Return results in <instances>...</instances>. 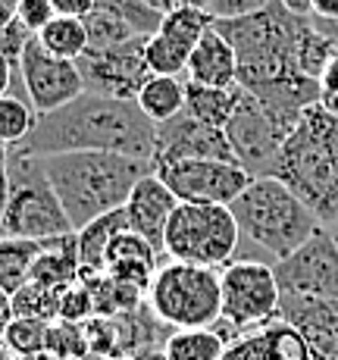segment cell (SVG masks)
<instances>
[{
	"label": "cell",
	"mask_w": 338,
	"mask_h": 360,
	"mask_svg": "<svg viewBox=\"0 0 338 360\" xmlns=\"http://www.w3.org/2000/svg\"><path fill=\"white\" fill-rule=\"evenodd\" d=\"M238 245H241V229L229 207L178 204L167 226L163 254H167V260L219 269L235 260Z\"/></svg>",
	"instance_id": "52a82bcc"
},
{
	"label": "cell",
	"mask_w": 338,
	"mask_h": 360,
	"mask_svg": "<svg viewBox=\"0 0 338 360\" xmlns=\"http://www.w3.org/2000/svg\"><path fill=\"white\" fill-rule=\"evenodd\" d=\"M157 126L135 101L103 98L85 91L66 107L38 116V126L19 148L32 157L72 154V150H107L138 160H154Z\"/></svg>",
	"instance_id": "6da1fadb"
},
{
	"label": "cell",
	"mask_w": 338,
	"mask_h": 360,
	"mask_svg": "<svg viewBox=\"0 0 338 360\" xmlns=\"http://www.w3.org/2000/svg\"><path fill=\"white\" fill-rule=\"evenodd\" d=\"M185 88H188L185 75H148L135 103L144 110V116L154 126H160V122H169L172 116L185 110Z\"/></svg>",
	"instance_id": "44dd1931"
},
{
	"label": "cell",
	"mask_w": 338,
	"mask_h": 360,
	"mask_svg": "<svg viewBox=\"0 0 338 360\" xmlns=\"http://www.w3.org/2000/svg\"><path fill=\"white\" fill-rule=\"evenodd\" d=\"M275 0H210L207 4V13H210L216 22H229V19H245L254 16V13L273 6Z\"/></svg>",
	"instance_id": "836d02e7"
},
{
	"label": "cell",
	"mask_w": 338,
	"mask_h": 360,
	"mask_svg": "<svg viewBox=\"0 0 338 360\" xmlns=\"http://www.w3.org/2000/svg\"><path fill=\"white\" fill-rule=\"evenodd\" d=\"M79 279H82V263H79V248H75V232H72V235H63V238L47 241L44 251L34 260L29 282L53 288V292H66Z\"/></svg>",
	"instance_id": "d6986e66"
},
{
	"label": "cell",
	"mask_w": 338,
	"mask_h": 360,
	"mask_svg": "<svg viewBox=\"0 0 338 360\" xmlns=\"http://www.w3.org/2000/svg\"><path fill=\"white\" fill-rule=\"evenodd\" d=\"M326 229H329V235H332V241H335V245H338V219H335V223H332V226H326Z\"/></svg>",
	"instance_id": "7dc6e473"
},
{
	"label": "cell",
	"mask_w": 338,
	"mask_h": 360,
	"mask_svg": "<svg viewBox=\"0 0 338 360\" xmlns=\"http://www.w3.org/2000/svg\"><path fill=\"white\" fill-rule=\"evenodd\" d=\"M238 101H241V85L207 88V85L188 82V88H185V110H188L195 120L207 122V126H216V129L229 126V120L235 116Z\"/></svg>",
	"instance_id": "7402d4cb"
},
{
	"label": "cell",
	"mask_w": 338,
	"mask_h": 360,
	"mask_svg": "<svg viewBox=\"0 0 338 360\" xmlns=\"http://www.w3.org/2000/svg\"><path fill=\"white\" fill-rule=\"evenodd\" d=\"M178 198V204H219L229 207L251 185V172L235 160H178L154 169Z\"/></svg>",
	"instance_id": "30bf717a"
},
{
	"label": "cell",
	"mask_w": 338,
	"mask_h": 360,
	"mask_svg": "<svg viewBox=\"0 0 338 360\" xmlns=\"http://www.w3.org/2000/svg\"><path fill=\"white\" fill-rule=\"evenodd\" d=\"M47 335H51V323L32 320V316H16L4 335V345L13 351V357H38L47 354Z\"/></svg>",
	"instance_id": "f1b7e54d"
},
{
	"label": "cell",
	"mask_w": 338,
	"mask_h": 360,
	"mask_svg": "<svg viewBox=\"0 0 338 360\" xmlns=\"http://www.w3.org/2000/svg\"><path fill=\"white\" fill-rule=\"evenodd\" d=\"M32 38L34 34L25 29L19 19H10L6 25H0V53H4L13 66H19V57H22V51L29 47Z\"/></svg>",
	"instance_id": "e575fe53"
},
{
	"label": "cell",
	"mask_w": 338,
	"mask_h": 360,
	"mask_svg": "<svg viewBox=\"0 0 338 360\" xmlns=\"http://www.w3.org/2000/svg\"><path fill=\"white\" fill-rule=\"evenodd\" d=\"M229 210L241 229V238L266 251L275 263L292 257L316 232L326 229L320 217L275 176L251 179V185L232 200Z\"/></svg>",
	"instance_id": "277c9868"
},
{
	"label": "cell",
	"mask_w": 338,
	"mask_h": 360,
	"mask_svg": "<svg viewBox=\"0 0 338 360\" xmlns=\"http://www.w3.org/2000/svg\"><path fill=\"white\" fill-rule=\"evenodd\" d=\"M98 316V307H94V295L88 288L85 279H79L75 285H69L63 297H60V320L66 323H91Z\"/></svg>",
	"instance_id": "d6a6232c"
},
{
	"label": "cell",
	"mask_w": 338,
	"mask_h": 360,
	"mask_svg": "<svg viewBox=\"0 0 338 360\" xmlns=\"http://www.w3.org/2000/svg\"><path fill=\"white\" fill-rule=\"evenodd\" d=\"M292 126L282 122L279 116H273L251 91L241 88V101L235 107V116L226 126V138L232 144L235 160L251 172L254 179L273 176V166L279 160L282 144L292 135Z\"/></svg>",
	"instance_id": "9c48e42d"
},
{
	"label": "cell",
	"mask_w": 338,
	"mask_h": 360,
	"mask_svg": "<svg viewBox=\"0 0 338 360\" xmlns=\"http://www.w3.org/2000/svg\"><path fill=\"white\" fill-rule=\"evenodd\" d=\"M229 338L213 329H176L163 342V360H223Z\"/></svg>",
	"instance_id": "603a6c76"
},
{
	"label": "cell",
	"mask_w": 338,
	"mask_h": 360,
	"mask_svg": "<svg viewBox=\"0 0 338 360\" xmlns=\"http://www.w3.org/2000/svg\"><path fill=\"white\" fill-rule=\"evenodd\" d=\"M313 19L335 22L338 19V0H313Z\"/></svg>",
	"instance_id": "60d3db41"
},
{
	"label": "cell",
	"mask_w": 338,
	"mask_h": 360,
	"mask_svg": "<svg viewBox=\"0 0 338 360\" xmlns=\"http://www.w3.org/2000/svg\"><path fill=\"white\" fill-rule=\"evenodd\" d=\"M16 320V310H13V295H6L4 288H0V342H4L6 329H10V323Z\"/></svg>",
	"instance_id": "ab89813d"
},
{
	"label": "cell",
	"mask_w": 338,
	"mask_h": 360,
	"mask_svg": "<svg viewBox=\"0 0 338 360\" xmlns=\"http://www.w3.org/2000/svg\"><path fill=\"white\" fill-rule=\"evenodd\" d=\"M85 25H88V38H91L88 47H110V44H122V41H132V38H144L129 22H122V19L100 13V10H94L85 19Z\"/></svg>",
	"instance_id": "1f68e13d"
},
{
	"label": "cell",
	"mask_w": 338,
	"mask_h": 360,
	"mask_svg": "<svg viewBox=\"0 0 338 360\" xmlns=\"http://www.w3.org/2000/svg\"><path fill=\"white\" fill-rule=\"evenodd\" d=\"M47 241L29 238H0V288L6 295H16L22 285H29L32 266Z\"/></svg>",
	"instance_id": "cb8c5ba5"
},
{
	"label": "cell",
	"mask_w": 338,
	"mask_h": 360,
	"mask_svg": "<svg viewBox=\"0 0 338 360\" xmlns=\"http://www.w3.org/2000/svg\"><path fill=\"white\" fill-rule=\"evenodd\" d=\"M53 16H57V10H53L51 0H19V6H16V19L32 34H38Z\"/></svg>",
	"instance_id": "d590c367"
},
{
	"label": "cell",
	"mask_w": 338,
	"mask_h": 360,
	"mask_svg": "<svg viewBox=\"0 0 338 360\" xmlns=\"http://www.w3.org/2000/svg\"><path fill=\"white\" fill-rule=\"evenodd\" d=\"M219 285H223V320L216 323V329L229 342L279 316L282 288L275 279V263L235 257L229 266H223Z\"/></svg>",
	"instance_id": "ba28073f"
},
{
	"label": "cell",
	"mask_w": 338,
	"mask_h": 360,
	"mask_svg": "<svg viewBox=\"0 0 338 360\" xmlns=\"http://www.w3.org/2000/svg\"><path fill=\"white\" fill-rule=\"evenodd\" d=\"M320 103L332 116H338V53L329 60V66L320 75Z\"/></svg>",
	"instance_id": "8d00e7d4"
},
{
	"label": "cell",
	"mask_w": 338,
	"mask_h": 360,
	"mask_svg": "<svg viewBox=\"0 0 338 360\" xmlns=\"http://www.w3.org/2000/svg\"><path fill=\"white\" fill-rule=\"evenodd\" d=\"M16 6H19V0H0V25L16 19Z\"/></svg>",
	"instance_id": "f6af8a7d"
},
{
	"label": "cell",
	"mask_w": 338,
	"mask_h": 360,
	"mask_svg": "<svg viewBox=\"0 0 338 360\" xmlns=\"http://www.w3.org/2000/svg\"><path fill=\"white\" fill-rule=\"evenodd\" d=\"M60 297H63V292H53V288L29 282V285H22L16 295H13V310H16V316L57 323L60 320Z\"/></svg>",
	"instance_id": "f546056e"
},
{
	"label": "cell",
	"mask_w": 338,
	"mask_h": 360,
	"mask_svg": "<svg viewBox=\"0 0 338 360\" xmlns=\"http://www.w3.org/2000/svg\"><path fill=\"white\" fill-rule=\"evenodd\" d=\"M185 79L195 82V85H207V88L238 85V53H235V47L216 32V25H213V29L197 41L195 51H191Z\"/></svg>",
	"instance_id": "ac0fdd59"
},
{
	"label": "cell",
	"mask_w": 338,
	"mask_h": 360,
	"mask_svg": "<svg viewBox=\"0 0 338 360\" xmlns=\"http://www.w3.org/2000/svg\"><path fill=\"white\" fill-rule=\"evenodd\" d=\"M144 304L172 332L213 329L223 320L219 273L210 266H195V263L163 260L144 295Z\"/></svg>",
	"instance_id": "5b68a950"
},
{
	"label": "cell",
	"mask_w": 338,
	"mask_h": 360,
	"mask_svg": "<svg viewBox=\"0 0 338 360\" xmlns=\"http://www.w3.org/2000/svg\"><path fill=\"white\" fill-rule=\"evenodd\" d=\"M144 60H148L150 75H185L188 72L191 47L178 44V41L167 38V34L154 32L144 41Z\"/></svg>",
	"instance_id": "83f0119b"
},
{
	"label": "cell",
	"mask_w": 338,
	"mask_h": 360,
	"mask_svg": "<svg viewBox=\"0 0 338 360\" xmlns=\"http://www.w3.org/2000/svg\"><path fill=\"white\" fill-rule=\"evenodd\" d=\"M285 10H292L294 16H313V0H279Z\"/></svg>",
	"instance_id": "7bdbcfd3"
},
{
	"label": "cell",
	"mask_w": 338,
	"mask_h": 360,
	"mask_svg": "<svg viewBox=\"0 0 338 360\" xmlns=\"http://www.w3.org/2000/svg\"><path fill=\"white\" fill-rule=\"evenodd\" d=\"M34 38L41 41L44 51H51L53 57H63V60H79L88 51V44H91L85 19H75V16H53Z\"/></svg>",
	"instance_id": "d4e9b609"
},
{
	"label": "cell",
	"mask_w": 338,
	"mask_h": 360,
	"mask_svg": "<svg viewBox=\"0 0 338 360\" xmlns=\"http://www.w3.org/2000/svg\"><path fill=\"white\" fill-rule=\"evenodd\" d=\"M176 207H178V198L167 188V182L157 172H148L135 185V191L129 195L122 210H126L129 229L135 235H141L144 241H150L163 254V238H167V226H169L172 213H176Z\"/></svg>",
	"instance_id": "2e32d148"
},
{
	"label": "cell",
	"mask_w": 338,
	"mask_h": 360,
	"mask_svg": "<svg viewBox=\"0 0 338 360\" xmlns=\"http://www.w3.org/2000/svg\"><path fill=\"white\" fill-rule=\"evenodd\" d=\"M22 360H57V357H51V354H38V357H22Z\"/></svg>",
	"instance_id": "c3c4849f"
},
{
	"label": "cell",
	"mask_w": 338,
	"mask_h": 360,
	"mask_svg": "<svg viewBox=\"0 0 338 360\" xmlns=\"http://www.w3.org/2000/svg\"><path fill=\"white\" fill-rule=\"evenodd\" d=\"M57 16H75V19H88L98 6V0H51Z\"/></svg>",
	"instance_id": "74e56055"
},
{
	"label": "cell",
	"mask_w": 338,
	"mask_h": 360,
	"mask_svg": "<svg viewBox=\"0 0 338 360\" xmlns=\"http://www.w3.org/2000/svg\"><path fill=\"white\" fill-rule=\"evenodd\" d=\"M213 22H216V19H213L204 6H178V10L163 13L160 29H157V32L195 51L197 41H201L204 34L213 29Z\"/></svg>",
	"instance_id": "4316f807"
},
{
	"label": "cell",
	"mask_w": 338,
	"mask_h": 360,
	"mask_svg": "<svg viewBox=\"0 0 338 360\" xmlns=\"http://www.w3.org/2000/svg\"><path fill=\"white\" fill-rule=\"evenodd\" d=\"M223 360H313V351L292 323L275 316L266 326L232 338Z\"/></svg>",
	"instance_id": "e0dca14e"
},
{
	"label": "cell",
	"mask_w": 338,
	"mask_h": 360,
	"mask_svg": "<svg viewBox=\"0 0 338 360\" xmlns=\"http://www.w3.org/2000/svg\"><path fill=\"white\" fill-rule=\"evenodd\" d=\"M129 229L126 210H113L107 217H98L94 223L82 226L75 232V248H79V263H82V276L103 273L107 269V251L113 245V238L119 232Z\"/></svg>",
	"instance_id": "ffe728a7"
},
{
	"label": "cell",
	"mask_w": 338,
	"mask_h": 360,
	"mask_svg": "<svg viewBox=\"0 0 338 360\" xmlns=\"http://www.w3.org/2000/svg\"><path fill=\"white\" fill-rule=\"evenodd\" d=\"M148 38H132L110 47H88L75 60L82 79H85V91L103 94V98L135 101L150 75L148 60H144V41Z\"/></svg>",
	"instance_id": "8fae6325"
},
{
	"label": "cell",
	"mask_w": 338,
	"mask_h": 360,
	"mask_svg": "<svg viewBox=\"0 0 338 360\" xmlns=\"http://www.w3.org/2000/svg\"><path fill=\"white\" fill-rule=\"evenodd\" d=\"M44 172L63 204L72 232L126 207L129 195L148 172H154L150 160H138L126 154L107 150H72V154L41 157Z\"/></svg>",
	"instance_id": "7a4b0ae2"
},
{
	"label": "cell",
	"mask_w": 338,
	"mask_h": 360,
	"mask_svg": "<svg viewBox=\"0 0 338 360\" xmlns=\"http://www.w3.org/2000/svg\"><path fill=\"white\" fill-rule=\"evenodd\" d=\"M273 176L304 200L323 226H332L338 219V116L323 103L307 107L282 144Z\"/></svg>",
	"instance_id": "3957f363"
},
{
	"label": "cell",
	"mask_w": 338,
	"mask_h": 360,
	"mask_svg": "<svg viewBox=\"0 0 338 360\" xmlns=\"http://www.w3.org/2000/svg\"><path fill=\"white\" fill-rule=\"evenodd\" d=\"M47 354L57 357V360H85L88 354H91L85 323H66V320L51 323V335H47Z\"/></svg>",
	"instance_id": "4dcf8cb0"
},
{
	"label": "cell",
	"mask_w": 338,
	"mask_h": 360,
	"mask_svg": "<svg viewBox=\"0 0 338 360\" xmlns=\"http://www.w3.org/2000/svg\"><path fill=\"white\" fill-rule=\"evenodd\" d=\"M282 295H304L338 301V245L329 229H320L292 257L275 263Z\"/></svg>",
	"instance_id": "4fadbf2b"
},
{
	"label": "cell",
	"mask_w": 338,
	"mask_h": 360,
	"mask_svg": "<svg viewBox=\"0 0 338 360\" xmlns=\"http://www.w3.org/2000/svg\"><path fill=\"white\" fill-rule=\"evenodd\" d=\"M10 154H6V148L0 144V219H4V210H6V200H10Z\"/></svg>",
	"instance_id": "f35d334b"
},
{
	"label": "cell",
	"mask_w": 338,
	"mask_h": 360,
	"mask_svg": "<svg viewBox=\"0 0 338 360\" xmlns=\"http://www.w3.org/2000/svg\"><path fill=\"white\" fill-rule=\"evenodd\" d=\"M279 316L307 338L313 360H338V301L282 295Z\"/></svg>",
	"instance_id": "9a60e30c"
},
{
	"label": "cell",
	"mask_w": 338,
	"mask_h": 360,
	"mask_svg": "<svg viewBox=\"0 0 338 360\" xmlns=\"http://www.w3.org/2000/svg\"><path fill=\"white\" fill-rule=\"evenodd\" d=\"M34 126H38V113L25 98V91H13L10 88L0 98V144L6 150L19 148L32 135Z\"/></svg>",
	"instance_id": "484cf974"
},
{
	"label": "cell",
	"mask_w": 338,
	"mask_h": 360,
	"mask_svg": "<svg viewBox=\"0 0 338 360\" xmlns=\"http://www.w3.org/2000/svg\"><path fill=\"white\" fill-rule=\"evenodd\" d=\"M310 19H313V16H310ZM313 25H316V29H320V32L326 34V38L338 47V19H335V22H326V19H313Z\"/></svg>",
	"instance_id": "ee69618b"
},
{
	"label": "cell",
	"mask_w": 338,
	"mask_h": 360,
	"mask_svg": "<svg viewBox=\"0 0 338 360\" xmlns=\"http://www.w3.org/2000/svg\"><path fill=\"white\" fill-rule=\"evenodd\" d=\"M13 75H16V66H13L10 60L0 53V98H4V94L13 88Z\"/></svg>",
	"instance_id": "b9f144b4"
},
{
	"label": "cell",
	"mask_w": 338,
	"mask_h": 360,
	"mask_svg": "<svg viewBox=\"0 0 338 360\" xmlns=\"http://www.w3.org/2000/svg\"><path fill=\"white\" fill-rule=\"evenodd\" d=\"M16 72L22 79L25 98L38 116L53 113V110L66 107L69 101H75L79 94H85V79L79 72V63L53 57L51 51L41 47L38 38H32L29 47L22 51Z\"/></svg>",
	"instance_id": "7c38bea8"
},
{
	"label": "cell",
	"mask_w": 338,
	"mask_h": 360,
	"mask_svg": "<svg viewBox=\"0 0 338 360\" xmlns=\"http://www.w3.org/2000/svg\"><path fill=\"white\" fill-rule=\"evenodd\" d=\"M6 154H10L6 160L10 200H6L4 219H0V238L51 241L72 235V223L47 179L41 157L22 154V150H6Z\"/></svg>",
	"instance_id": "8992f818"
},
{
	"label": "cell",
	"mask_w": 338,
	"mask_h": 360,
	"mask_svg": "<svg viewBox=\"0 0 338 360\" xmlns=\"http://www.w3.org/2000/svg\"><path fill=\"white\" fill-rule=\"evenodd\" d=\"M0 360H16V357H13V351H10V348H6V345H4V342H0Z\"/></svg>",
	"instance_id": "bcb514c9"
},
{
	"label": "cell",
	"mask_w": 338,
	"mask_h": 360,
	"mask_svg": "<svg viewBox=\"0 0 338 360\" xmlns=\"http://www.w3.org/2000/svg\"><path fill=\"white\" fill-rule=\"evenodd\" d=\"M178 160H235V154H232V144L226 138V129L207 126V122L195 120L188 110H182L169 122L157 126V144L150 163H154V169H160V166Z\"/></svg>",
	"instance_id": "5bb4252c"
}]
</instances>
